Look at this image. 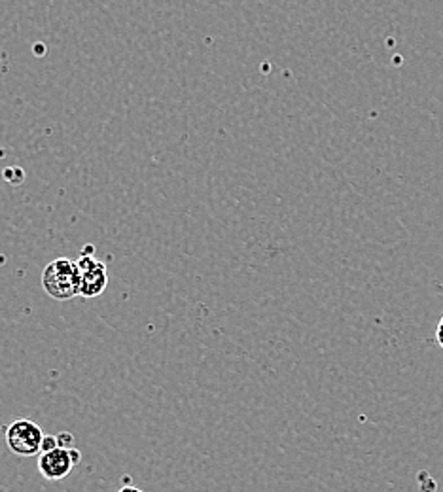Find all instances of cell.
Returning <instances> with one entry per match:
<instances>
[{
	"instance_id": "cell-4",
	"label": "cell",
	"mask_w": 443,
	"mask_h": 492,
	"mask_svg": "<svg viewBox=\"0 0 443 492\" xmlns=\"http://www.w3.org/2000/svg\"><path fill=\"white\" fill-rule=\"evenodd\" d=\"M81 455L74 447H55L46 453H40L38 458V472L42 474L44 479L59 481L65 479L67 475L78 466Z\"/></svg>"
},
{
	"instance_id": "cell-2",
	"label": "cell",
	"mask_w": 443,
	"mask_h": 492,
	"mask_svg": "<svg viewBox=\"0 0 443 492\" xmlns=\"http://www.w3.org/2000/svg\"><path fill=\"white\" fill-rule=\"evenodd\" d=\"M44 430L29 418L13 420L6 428V445L13 455L34 456L40 453Z\"/></svg>"
},
{
	"instance_id": "cell-3",
	"label": "cell",
	"mask_w": 443,
	"mask_h": 492,
	"mask_svg": "<svg viewBox=\"0 0 443 492\" xmlns=\"http://www.w3.org/2000/svg\"><path fill=\"white\" fill-rule=\"evenodd\" d=\"M91 246H86V252L76 262L78 274H80V295L84 298H97L105 292L108 284L107 265L99 260H95L91 254Z\"/></svg>"
},
{
	"instance_id": "cell-5",
	"label": "cell",
	"mask_w": 443,
	"mask_h": 492,
	"mask_svg": "<svg viewBox=\"0 0 443 492\" xmlns=\"http://www.w3.org/2000/svg\"><path fill=\"white\" fill-rule=\"evenodd\" d=\"M59 447V441H57V436H46L42 439V445H40V453H46V451H51V448Z\"/></svg>"
},
{
	"instance_id": "cell-1",
	"label": "cell",
	"mask_w": 443,
	"mask_h": 492,
	"mask_svg": "<svg viewBox=\"0 0 443 492\" xmlns=\"http://www.w3.org/2000/svg\"><path fill=\"white\" fill-rule=\"evenodd\" d=\"M42 286L57 301H69L80 295V274L76 262L69 258L53 260L42 273Z\"/></svg>"
},
{
	"instance_id": "cell-7",
	"label": "cell",
	"mask_w": 443,
	"mask_h": 492,
	"mask_svg": "<svg viewBox=\"0 0 443 492\" xmlns=\"http://www.w3.org/2000/svg\"><path fill=\"white\" fill-rule=\"evenodd\" d=\"M118 492H143L140 488H137V486H121Z\"/></svg>"
},
{
	"instance_id": "cell-6",
	"label": "cell",
	"mask_w": 443,
	"mask_h": 492,
	"mask_svg": "<svg viewBox=\"0 0 443 492\" xmlns=\"http://www.w3.org/2000/svg\"><path fill=\"white\" fill-rule=\"evenodd\" d=\"M437 341H439V345L443 347V318L442 322H439V328H437Z\"/></svg>"
}]
</instances>
